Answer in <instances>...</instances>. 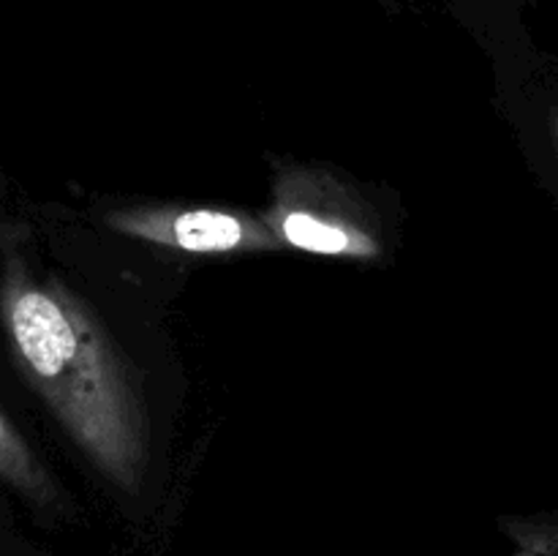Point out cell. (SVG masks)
<instances>
[{"label":"cell","instance_id":"1","mask_svg":"<svg viewBox=\"0 0 558 556\" xmlns=\"http://www.w3.org/2000/svg\"><path fill=\"white\" fill-rule=\"evenodd\" d=\"M0 322L11 358L65 434L120 491H140L145 407L107 327L80 294L38 276L0 234Z\"/></svg>","mask_w":558,"mask_h":556},{"label":"cell","instance_id":"2","mask_svg":"<svg viewBox=\"0 0 558 556\" xmlns=\"http://www.w3.org/2000/svg\"><path fill=\"white\" fill-rule=\"evenodd\" d=\"M281 249L374 262L385 254L374 207L325 169L281 167L262 213Z\"/></svg>","mask_w":558,"mask_h":556},{"label":"cell","instance_id":"3","mask_svg":"<svg viewBox=\"0 0 558 556\" xmlns=\"http://www.w3.org/2000/svg\"><path fill=\"white\" fill-rule=\"evenodd\" d=\"M109 229L131 240L183 254H256L281 243L265 216L199 205H134L107 213Z\"/></svg>","mask_w":558,"mask_h":556},{"label":"cell","instance_id":"4","mask_svg":"<svg viewBox=\"0 0 558 556\" xmlns=\"http://www.w3.org/2000/svg\"><path fill=\"white\" fill-rule=\"evenodd\" d=\"M0 483L47 510L60 505L58 483L3 412H0Z\"/></svg>","mask_w":558,"mask_h":556},{"label":"cell","instance_id":"5","mask_svg":"<svg viewBox=\"0 0 558 556\" xmlns=\"http://www.w3.org/2000/svg\"><path fill=\"white\" fill-rule=\"evenodd\" d=\"M548 134H550V142H554V150L558 156V104L548 109Z\"/></svg>","mask_w":558,"mask_h":556},{"label":"cell","instance_id":"6","mask_svg":"<svg viewBox=\"0 0 558 556\" xmlns=\"http://www.w3.org/2000/svg\"><path fill=\"white\" fill-rule=\"evenodd\" d=\"M515 556H543V554H537V551H529V548H523L521 554H515Z\"/></svg>","mask_w":558,"mask_h":556}]
</instances>
